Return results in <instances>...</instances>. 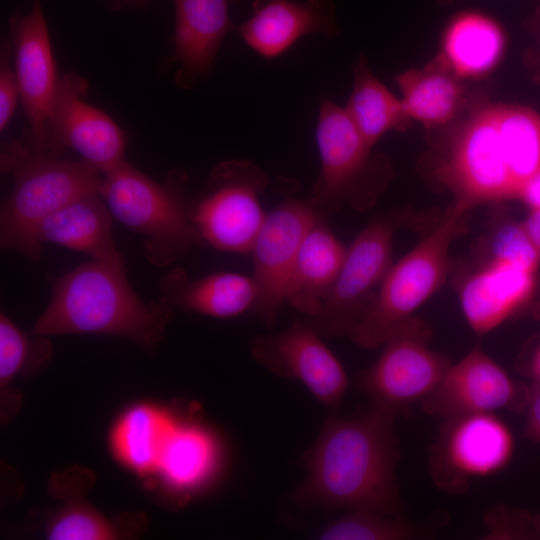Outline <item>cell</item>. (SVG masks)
I'll list each match as a JSON object with an SVG mask.
<instances>
[{
	"instance_id": "cell-35",
	"label": "cell",
	"mask_w": 540,
	"mask_h": 540,
	"mask_svg": "<svg viewBox=\"0 0 540 540\" xmlns=\"http://www.w3.org/2000/svg\"><path fill=\"white\" fill-rule=\"evenodd\" d=\"M518 200L522 201L529 210L540 209V171L526 183Z\"/></svg>"
},
{
	"instance_id": "cell-8",
	"label": "cell",
	"mask_w": 540,
	"mask_h": 540,
	"mask_svg": "<svg viewBox=\"0 0 540 540\" xmlns=\"http://www.w3.org/2000/svg\"><path fill=\"white\" fill-rule=\"evenodd\" d=\"M431 336L430 325L415 316L390 333L359 380L372 407L395 418L406 417L437 387L451 362L430 347Z\"/></svg>"
},
{
	"instance_id": "cell-12",
	"label": "cell",
	"mask_w": 540,
	"mask_h": 540,
	"mask_svg": "<svg viewBox=\"0 0 540 540\" xmlns=\"http://www.w3.org/2000/svg\"><path fill=\"white\" fill-rule=\"evenodd\" d=\"M87 89L79 75L61 77L38 154L58 158L74 150L104 174L124 161L126 137L109 115L85 101Z\"/></svg>"
},
{
	"instance_id": "cell-11",
	"label": "cell",
	"mask_w": 540,
	"mask_h": 540,
	"mask_svg": "<svg viewBox=\"0 0 540 540\" xmlns=\"http://www.w3.org/2000/svg\"><path fill=\"white\" fill-rule=\"evenodd\" d=\"M395 220L389 215L373 218L347 247L330 294L320 311L309 317L320 336L353 332L373 303L391 267Z\"/></svg>"
},
{
	"instance_id": "cell-1",
	"label": "cell",
	"mask_w": 540,
	"mask_h": 540,
	"mask_svg": "<svg viewBox=\"0 0 540 540\" xmlns=\"http://www.w3.org/2000/svg\"><path fill=\"white\" fill-rule=\"evenodd\" d=\"M395 419L372 406L358 417H328L303 457L307 477L295 500L404 517L396 477L400 449Z\"/></svg>"
},
{
	"instance_id": "cell-31",
	"label": "cell",
	"mask_w": 540,
	"mask_h": 540,
	"mask_svg": "<svg viewBox=\"0 0 540 540\" xmlns=\"http://www.w3.org/2000/svg\"><path fill=\"white\" fill-rule=\"evenodd\" d=\"M490 257L507 260L539 269L540 255L523 229L521 222L508 221L501 224L490 241Z\"/></svg>"
},
{
	"instance_id": "cell-29",
	"label": "cell",
	"mask_w": 540,
	"mask_h": 540,
	"mask_svg": "<svg viewBox=\"0 0 540 540\" xmlns=\"http://www.w3.org/2000/svg\"><path fill=\"white\" fill-rule=\"evenodd\" d=\"M438 524L415 523L406 517L371 510H349L327 525L318 535L322 540H411L428 539Z\"/></svg>"
},
{
	"instance_id": "cell-25",
	"label": "cell",
	"mask_w": 540,
	"mask_h": 540,
	"mask_svg": "<svg viewBox=\"0 0 540 540\" xmlns=\"http://www.w3.org/2000/svg\"><path fill=\"white\" fill-rule=\"evenodd\" d=\"M409 119L428 128L451 122L461 111L465 91L461 80L435 61L423 69L412 68L395 77Z\"/></svg>"
},
{
	"instance_id": "cell-13",
	"label": "cell",
	"mask_w": 540,
	"mask_h": 540,
	"mask_svg": "<svg viewBox=\"0 0 540 540\" xmlns=\"http://www.w3.org/2000/svg\"><path fill=\"white\" fill-rule=\"evenodd\" d=\"M317 215L308 200L288 196L266 215L255 239L250 254L257 299L252 310L268 327L286 300L298 251Z\"/></svg>"
},
{
	"instance_id": "cell-16",
	"label": "cell",
	"mask_w": 540,
	"mask_h": 540,
	"mask_svg": "<svg viewBox=\"0 0 540 540\" xmlns=\"http://www.w3.org/2000/svg\"><path fill=\"white\" fill-rule=\"evenodd\" d=\"M14 69L20 101L28 120L26 145L38 154L60 79L40 0L10 20Z\"/></svg>"
},
{
	"instance_id": "cell-5",
	"label": "cell",
	"mask_w": 540,
	"mask_h": 540,
	"mask_svg": "<svg viewBox=\"0 0 540 540\" xmlns=\"http://www.w3.org/2000/svg\"><path fill=\"white\" fill-rule=\"evenodd\" d=\"M13 187L0 213V241L5 249L29 258L30 236L47 215L83 196L99 193L103 174L80 159L61 160L33 152L12 141L1 154Z\"/></svg>"
},
{
	"instance_id": "cell-6",
	"label": "cell",
	"mask_w": 540,
	"mask_h": 540,
	"mask_svg": "<svg viewBox=\"0 0 540 540\" xmlns=\"http://www.w3.org/2000/svg\"><path fill=\"white\" fill-rule=\"evenodd\" d=\"M470 210L452 202L434 229L391 265L370 308L350 334L362 348L382 346L390 333L412 317L443 285L453 240Z\"/></svg>"
},
{
	"instance_id": "cell-22",
	"label": "cell",
	"mask_w": 540,
	"mask_h": 540,
	"mask_svg": "<svg viewBox=\"0 0 540 540\" xmlns=\"http://www.w3.org/2000/svg\"><path fill=\"white\" fill-rule=\"evenodd\" d=\"M161 303L215 318H230L252 309L257 299L253 277L216 272L192 280L183 269L168 272L160 284Z\"/></svg>"
},
{
	"instance_id": "cell-10",
	"label": "cell",
	"mask_w": 540,
	"mask_h": 540,
	"mask_svg": "<svg viewBox=\"0 0 540 540\" xmlns=\"http://www.w3.org/2000/svg\"><path fill=\"white\" fill-rule=\"evenodd\" d=\"M514 452L513 431L496 413L459 415L442 420L430 448L429 473L438 489L463 495L472 481L503 471Z\"/></svg>"
},
{
	"instance_id": "cell-34",
	"label": "cell",
	"mask_w": 540,
	"mask_h": 540,
	"mask_svg": "<svg viewBox=\"0 0 540 540\" xmlns=\"http://www.w3.org/2000/svg\"><path fill=\"white\" fill-rule=\"evenodd\" d=\"M525 421L523 436L535 443L540 444V386L529 385V391L525 406Z\"/></svg>"
},
{
	"instance_id": "cell-28",
	"label": "cell",
	"mask_w": 540,
	"mask_h": 540,
	"mask_svg": "<svg viewBox=\"0 0 540 540\" xmlns=\"http://www.w3.org/2000/svg\"><path fill=\"white\" fill-rule=\"evenodd\" d=\"M216 461L212 437L194 425L175 424L161 453L155 474L175 490H190L211 474Z\"/></svg>"
},
{
	"instance_id": "cell-4",
	"label": "cell",
	"mask_w": 540,
	"mask_h": 540,
	"mask_svg": "<svg viewBox=\"0 0 540 540\" xmlns=\"http://www.w3.org/2000/svg\"><path fill=\"white\" fill-rule=\"evenodd\" d=\"M182 169L164 183L155 181L125 160L103 174L99 195L112 216L146 237L150 263L164 267L203 241L190 218Z\"/></svg>"
},
{
	"instance_id": "cell-15",
	"label": "cell",
	"mask_w": 540,
	"mask_h": 540,
	"mask_svg": "<svg viewBox=\"0 0 540 540\" xmlns=\"http://www.w3.org/2000/svg\"><path fill=\"white\" fill-rule=\"evenodd\" d=\"M254 359L273 373L301 381L324 406L337 409L349 385L347 373L308 323L278 334H261L250 345Z\"/></svg>"
},
{
	"instance_id": "cell-21",
	"label": "cell",
	"mask_w": 540,
	"mask_h": 540,
	"mask_svg": "<svg viewBox=\"0 0 540 540\" xmlns=\"http://www.w3.org/2000/svg\"><path fill=\"white\" fill-rule=\"evenodd\" d=\"M506 47L502 25L479 10H463L446 24L440 51L434 60L458 79H475L490 73Z\"/></svg>"
},
{
	"instance_id": "cell-18",
	"label": "cell",
	"mask_w": 540,
	"mask_h": 540,
	"mask_svg": "<svg viewBox=\"0 0 540 540\" xmlns=\"http://www.w3.org/2000/svg\"><path fill=\"white\" fill-rule=\"evenodd\" d=\"M252 15L236 27L244 43L272 59L310 34L326 37L339 32L332 0H253Z\"/></svg>"
},
{
	"instance_id": "cell-19",
	"label": "cell",
	"mask_w": 540,
	"mask_h": 540,
	"mask_svg": "<svg viewBox=\"0 0 540 540\" xmlns=\"http://www.w3.org/2000/svg\"><path fill=\"white\" fill-rule=\"evenodd\" d=\"M233 0H173L175 28L170 61L178 63L175 79L190 88L212 70L224 38L236 30L230 18Z\"/></svg>"
},
{
	"instance_id": "cell-23",
	"label": "cell",
	"mask_w": 540,
	"mask_h": 540,
	"mask_svg": "<svg viewBox=\"0 0 540 540\" xmlns=\"http://www.w3.org/2000/svg\"><path fill=\"white\" fill-rule=\"evenodd\" d=\"M347 247L317 218L298 251L289 279L286 302L309 317L317 314L339 274Z\"/></svg>"
},
{
	"instance_id": "cell-38",
	"label": "cell",
	"mask_w": 540,
	"mask_h": 540,
	"mask_svg": "<svg viewBox=\"0 0 540 540\" xmlns=\"http://www.w3.org/2000/svg\"><path fill=\"white\" fill-rule=\"evenodd\" d=\"M533 529L535 538L540 539V514L533 515Z\"/></svg>"
},
{
	"instance_id": "cell-36",
	"label": "cell",
	"mask_w": 540,
	"mask_h": 540,
	"mask_svg": "<svg viewBox=\"0 0 540 540\" xmlns=\"http://www.w3.org/2000/svg\"><path fill=\"white\" fill-rule=\"evenodd\" d=\"M521 225L540 255V209L529 210Z\"/></svg>"
},
{
	"instance_id": "cell-26",
	"label": "cell",
	"mask_w": 540,
	"mask_h": 540,
	"mask_svg": "<svg viewBox=\"0 0 540 540\" xmlns=\"http://www.w3.org/2000/svg\"><path fill=\"white\" fill-rule=\"evenodd\" d=\"M344 109L371 148L386 133L403 131L410 123L401 99L372 73L363 55L354 66V85Z\"/></svg>"
},
{
	"instance_id": "cell-33",
	"label": "cell",
	"mask_w": 540,
	"mask_h": 540,
	"mask_svg": "<svg viewBox=\"0 0 540 540\" xmlns=\"http://www.w3.org/2000/svg\"><path fill=\"white\" fill-rule=\"evenodd\" d=\"M12 48L2 45L0 61V130L3 132L13 117L19 94L15 69L10 63Z\"/></svg>"
},
{
	"instance_id": "cell-14",
	"label": "cell",
	"mask_w": 540,
	"mask_h": 540,
	"mask_svg": "<svg viewBox=\"0 0 540 540\" xmlns=\"http://www.w3.org/2000/svg\"><path fill=\"white\" fill-rule=\"evenodd\" d=\"M529 391L480 347L471 349L447 369L437 387L420 402L442 420L472 413L522 410Z\"/></svg>"
},
{
	"instance_id": "cell-9",
	"label": "cell",
	"mask_w": 540,
	"mask_h": 540,
	"mask_svg": "<svg viewBox=\"0 0 540 540\" xmlns=\"http://www.w3.org/2000/svg\"><path fill=\"white\" fill-rule=\"evenodd\" d=\"M268 175L248 160L220 162L211 171L207 191L190 209L204 244L231 253H251L266 218L261 195Z\"/></svg>"
},
{
	"instance_id": "cell-40",
	"label": "cell",
	"mask_w": 540,
	"mask_h": 540,
	"mask_svg": "<svg viewBox=\"0 0 540 540\" xmlns=\"http://www.w3.org/2000/svg\"><path fill=\"white\" fill-rule=\"evenodd\" d=\"M537 15L540 17V5H539V8L537 10Z\"/></svg>"
},
{
	"instance_id": "cell-2",
	"label": "cell",
	"mask_w": 540,
	"mask_h": 540,
	"mask_svg": "<svg viewBox=\"0 0 540 540\" xmlns=\"http://www.w3.org/2000/svg\"><path fill=\"white\" fill-rule=\"evenodd\" d=\"M540 171V114L517 104L475 110L453 133L433 175L454 202L473 207L518 199Z\"/></svg>"
},
{
	"instance_id": "cell-7",
	"label": "cell",
	"mask_w": 540,
	"mask_h": 540,
	"mask_svg": "<svg viewBox=\"0 0 540 540\" xmlns=\"http://www.w3.org/2000/svg\"><path fill=\"white\" fill-rule=\"evenodd\" d=\"M316 142L321 169L309 203L325 217L350 201L357 209L372 205L389 178V167L355 127L345 109L329 99L319 106Z\"/></svg>"
},
{
	"instance_id": "cell-20",
	"label": "cell",
	"mask_w": 540,
	"mask_h": 540,
	"mask_svg": "<svg viewBox=\"0 0 540 540\" xmlns=\"http://www.w3.org/2000/svg\"><path fill=\"white\" fill-rule=\"evenodd\" d=\"M112 214L99 193L78 198L43 218L30 236V255L38 260L43 243L85 253L91 259L125 265L112 236Z\"/></svg>"
},
{
	"instance_id": "cell-3",
	"label": "cell",
	"mask_w": 540,
	"mask_h": 540,
	"mask_svg": "<svg viewBox=\"0 0 540 540\" xmlns=\"http://www.w3.org/2000/svg\"><path fill=\"white\" fill-rule=\"evenodd\" d=\"M51 285V299L30 335L105 334L155 350L173 314L161 302H144L129 284L122 264L91 259L53 277Z\"/></svg>"
},
{
	"instance_id": "cell-24",
	"label": "cell",
	"mask_w": 540,
	"mask_h": 540,
	"mask_svg": "<svg viewBox=\"0 0 540 540\" xmlns=\"http://www.w3.org/2000/svg\"><path fill=\"white\" fill-rule=\"evenodd\" d=\"M175 424L162 408L146 403L134 405L114 424L110 434L111 449L118 461L139 476L155 474Z\"/></svg>"
},
{
	"instance_id": "cell-39",
	"label": "cell",
	"mask_w": 540,
	"mask_h": 540,
	"mask_svg": "<svg viewBox=\"0 0 540 540\" xmlns=\"http://www.w3.org/2000/svg\"><path fill=\"white\" fill-rule=\"evenodd\" d=\"M123 3L134 5V6H142L149 2V0H120Z\"/></svg>"
},
{
	"instance_id": "cell-17",
	"label": "cell",
	"mask_w": 540,
	"mask_h": 540,
	"mask_svg": "<svg viewBox=\"0 0 540 540\" xmlns=\"http://www.w3.org/2000/svg\"><path fill=\"white\" fill-rule=\"evenodd\" d=\"M537 272L489 256L463 281L459 291L460 307L469 327L483 335L514 316L532 299Z\"/></svg>"
},
{
	"instance_id": "cell-27",
	"label": "cell",
	"mask_w": 540,
	"mask_h": 540,
	"mask_svg": "<svg viewBox=\"0 0 540 540\" xmlns=\"http://www.w3.org/2000/svg\"><path fill=\"white\" fill-rule=\"evenodd\" d=\"M92 474L74 467L54 476L50 489L53 495L65 499V506L56 513L46 527L52 540H110L118 539L120 530L91 505L78 500L90 486Z\"/></svg>"
},
{
	"instance_id": "cell-37",
	"label": "cell",
	"mask_w": 540,
	"mask_h": 540,
	"mask_svg": "<svg viewBox=\"0 0 540 540\" xmlns=\"http://www.w3.org/2000/svg\"><path fill=\"white\" fill-rule=\"evenodd\" d=\"M525 371L531 383L540 386V342L532 350L525 365Z\"/></svg>"
},
{
	"instance_id": "cell-32",
	"label": "cell",
	"mask_w": 540,
	"mask_h": 540,
	"mask_svg": "<svg viewBox=\"0 0 540 540\" xmlns=\"http://www.w3.org/2000/svg\"><path fill=\"white\" fill-rule=\"evenodd\" d=\"M484 524L485 539L535 538L533 515L521 509L507 506L493 508L486 513Z\"/></svg>"
},
{
	"instance_id": "cell-30",
	"label": "cell",
	"mask_w": 540,
	"mask_h": 540,
	"mask_svg": "<svg viewBox=\"0 0 540 540\" xmlns=\"http://www.w3.org/2000/svg\"><path fill=\"white\" fill-rule=\"evenodd\" d=\"M28 337L1 312L0 315V386L5 390L22 370L35 369L51 357L52 347L43 336Z\"/></svg>"
}]
</instances>
